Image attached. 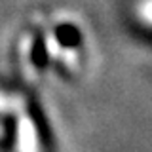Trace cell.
<instances>
[{"label":"cell","instance_id":"1","mask_svg":"<svg viewBox=\"0 0 152 152\" xmlns=\"http://www.w3.org/2000/svg\"><path fill=\"white\" fill-rule=\"evenodd\" d=\"M17 152H40L38 129L27 108L17 112Z\"/></svg>","mask_w":152,"mask_h":152},{"label":"cell","instance_id":"2","mask_svg":"<svg viewBox=\"0 0 152 152\" xmlns=\"http://www.w3.org/2000/svg\"><path fill=\"white\" fill-rule=\"evenodd\" d=\"M27 107L21 95H4L0 93V114H17Z\"/></svg>","mask_w":152,"mask_h":152},{"label":"cell","instance_id":"3","mask_svg":"<svg viewBox=\"0 0 152 152\" xmlns=\"http://www.w3.org/2000/svg\"><path fill=\"white\" fill-rule=\"evenodd\" d=\"M46 48H48V53H50L51 59H59L61 53H63V50H61V46H59V42H57V38L51 34V32L46 36Z\"/></svg>","mask_w":152,"mask_h":152},{"label":"cell","instance_id":"4","mask_svg":"<svg viewBox=\"0 0 152 152\" xmlns=\"http://www.w3.org/2000/svg\"><path fill=\"white\" fill-rule=\"evenodd\" d=\"M61 55L65 57V63L70 69H76V65H78V53H76V50H65Z\"/></svg>","mask_w":152,"mask_h":152},{"label":"cell","instance_id":"5","mask_svg":"<svg viewBox=\"0 0 152 152\" xmlns=\"http://www.w3.org/2000/svg\"><path fill=\"white\" fill-rule=\"evenodd\" d=\"M141 12H142V17H145V19L152 21V0H148V2H145V4H142Z\"/></svg>","mask_w":152,"mask_h":152}]
</instances>
